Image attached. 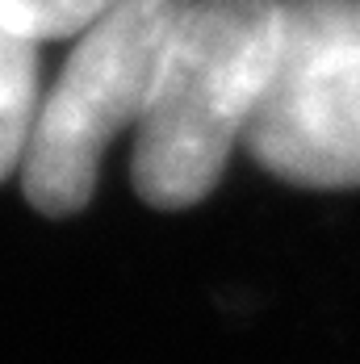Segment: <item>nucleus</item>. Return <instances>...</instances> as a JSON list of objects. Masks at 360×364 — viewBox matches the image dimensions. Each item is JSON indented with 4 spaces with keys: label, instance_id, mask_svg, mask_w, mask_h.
<instances>
[{
    "label": "nucleus",
    "instance_id": "obj_5",
    "mask_svg": "<svg viewBox=\"0 0 360 364\" xmlns=\"http://www.w3.org/2000/svg\"><path fill=\"white\" fill-rule=\"evenodd\" d=\"M117 0H0V21L30 34L34 42L72 38L88 30Z\"/></svg>",
    "mask_w": 360,
    "mask_h": 364
},
{
    "label": "nucleus",
    "instance_id": "obj_2",
    "mask_svg": "<svg viewBox=\"0 0 360 364\" xmlns=\"http://www.w3.org/2000/svg\"><path fill=\"white\" fill-rule=\"evenodd\" d=\"M189 0H117L42 97L21 159V193L46 218L88 205L109 143L139 126Z\"/></svg>",
    "mask_w": 360,
    "mask_h": 364
},
{
    "label": "nucleus",
    "instance_id": "obj_4",
    "mask_svg": "<svg viewBox=\"0 0 360 364\" xmlns=\"http://www.w3.org/2000/svg\"><path fill=\"white\" fill-rule=\"evenodd\" d=\"M38 46L42 42L0 21V181L21 172L26 143H30L38 105H42Z\"/></svg>",
    "mask_w": 360,
    "mask_h": 364
},
{
    "label": "nucleus",
    "instance_id": "obj_1",
    "mask_svg": "<svg viewBox=\"0 0 360 364\" xmlns=\"http://www.w3.org/2000/svg\"><path fill=\"white\" fill-rule=\"evenodd\" d=\"M281 0H189L134 126L130 176L147 205L210 197L243 143L277 59Z\"/></svg>",
    "mask_w": 360,
    "mask_h": 364
},
{
    "label": "nucleus",
    "instance_id": "obj_3",
    "mask_svg": "<svg viewBox=\"0 0 360 364\" xmlns=\"http://www.w3.org/2000/svg\"><path fill=\"white\" fill-rule=\"evenodd\" d=\"M243 146L302 188L360 184V0H281L277 59Z\"/></svg>",
    "mask_w": 360,
    "mask_h": 364
}]
</instances>
